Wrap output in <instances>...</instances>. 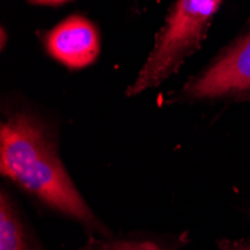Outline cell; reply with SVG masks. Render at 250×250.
<instances>
[{"label":"cell","mask_w":250,"mask_h":250,"mask_svg":"<svg viewBox=\"0 0 250 250\" xmlns=\"http://www.w3.org/2000/svg\"><path fill=\"white\" fill-rule=\"evenodd\" d=\"M0 172L53 211L109 237L106 226L77 189L45 125L15 112L0 126Z\"/></svg>","instance_id":"obj_1"},{"label":"cell","mask_w":250,"mask_h":250,"mask_svg":"<svg viewBox=\"0 0 250 250\" xmlns=\"http://www.w3.org/2000/svg\"><path fill=\"white\" fill-rule=\"evenodd\" d=\"M222 2L223 0H175L148 59L127 88V96L144 93L174 75L201 45Z\"/></svg>","instance_id":"obj_2"},{"label":"cell","mask_w":250,"mask_h":250,"mask_svg":"<svg viewBox=\"0 0 250 250\" xmlns=\"http://www.w3.org/2000/svg\"><path fill=\"white\" fill-rule=\"evenodd\" d=\"M181 95L188 101L250 98V29L193 77Z\"/></svg>","instance_id":"obj_3"},{"label":"cell","mask_w":250,"mask_h":250,"mask_svg":"<svg viewBox=\"0 0 250 250\" xmlns=\"http://www.w3.org/2000/svg\"><path fill=\"white\" fill-rule=\"evenodd\" d=\"M47 53L69 69H83L96 62L101 53L99 32L83 15H71L43 35Z\"/></svg>","instance_id":"obj_4"},{"label":"cell","mask_w":250,"mask_h":250,"mask_svg":"<svg viewBox=\"0 0 250 250\" xmlns=\"http://www.w3.org/2000/svg\"><path fill=\"white\" fill-rule=\"evenodd\" d=\"M0 250H41L35 235L5 189H2L0 198Z\"/></svg>","instance_id":"obj_5"},{"label":"cell","mask_w":250,"mask_h":250,"mask_svg":"<svg viewBox=\"0 0 250 250\" xmlns=\"http://www.w3.org/2000/svg\"><path fill=\"white\" fill-rule=\"evenodd\" d=\"M84 250H171V247L151 238H119L95 241Z\"/></svg>","instance_id":"obj_6"},{"label":"cell","mask_w":250,"mask_h":250,"mask_svg":"<svg viewBox=\"0 0 250 250\" xmlns=\"http://www.w3.org/2000/svg\"><path fill=\"white\" fill-rule=\"evenodd\" d=\"M222 250H250V241H222Z\"/></svg>","instance_id":"obj_7"},{"label":"cell","mask_w":250,"mask_h":250,"mask_svg":"<svg viewBox=\"0 0 250 250\" xmlns=\"http://www.w3.org/2000/svg\"><path fill=\"white\" fill-rule=\"evenodd\" d=\"M30 2L38 5H62L64 2H69V0H30Z\"/></svg>","instance_id":"obj_8"}]
</instances>
